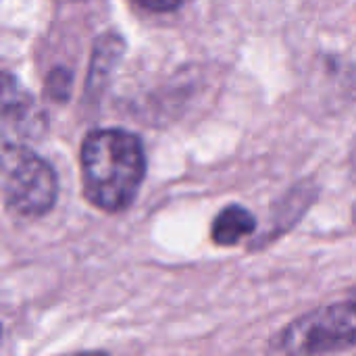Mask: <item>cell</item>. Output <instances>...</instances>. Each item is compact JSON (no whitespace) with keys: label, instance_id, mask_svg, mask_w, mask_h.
Segmentation results:
<instances>
[{"label":"cell","instance_id":"cell-2","mask_svg":"<svg viewBox=\"0 0 356 356\" xmlns=\"http://www.w3.org/2000/svg\"><path fill=\"white\" fill-rule=\"evenodd\" d=\"M58 196V179L50 163L25 144L2 142V200L23 219L46 215Z\"/></svg>","mask_w":356,"mask_h":356},{"label":"cell","instance_id":"cell-5","mask_svg":"<svg viewBox=\"0 0 356 356\" xmlns=\"http://www.w3.org/2000/svg\"><path fill=\"white\" fill-rule=\"evenodd\" d=\"M257 227L254 215L240 207V204H229L225 207L213 221L211 227V238L217 246H234L248 238Z\"/></svg>","mask_w":356,"mask_h":356},{"label":"cell","instance_id":"cell-4","mask_svg":"<svg viewBox=\"0 0 356 356\" xmlns=\"http://www.w3.org/2000/svg\"><path fill=\"white\" fill-rule=\"evenodd\" d=\"M44 129V117L29 92L8 71L2 75V142L23 144L38 138Z\"/></svg>","mask_w":356,"mask_h":356},{"label":"cell","instance_id":"cell-3","mask_svg":"<svg viewBox=\"0 0 356 356\" xmlns=\"http://www.w3.org/2000/svg\"><path fill=\"white\" fill-rule=\"evenodd\" d=\"M356 346V296L294 319L271 340V353L325 355Z\"/></svg>","mask_w":356,"mask_h":356},{"label":"cell","instance_id":"cell-7","mask_svg":"<svg viewBox=\"0 0 356 356\" xmlns=\"http://www.w3.org/2000/svg\"><path fill=\"white\" fill-rule=\"evenodd\" d=\"M136 4H140L142 8H148L152 13H167L177 8L184 0H134Z\"/></svg>","mask_w":356,"mask_h":356},{"label":"cell","instance_id":"cell-1","mask_svg":"<svg viewBox=\"0 0 356 356\" xmlns=\"http://www.w3.org/2000/svg\"><path fill=\"white\" fill-rule=\"evenodd\" d=\"M81 190L86 200L106 213L125 211L146 175L142 140L117 127L92 129L79 150Z\"/></svg>","mask_w":356,"mask_h":356},{"label":"cell","instance_id":"cell-8","mask_svg":"<svg viewBox=\"0 0 356 356\" xmlns=\"http://www.w3.org/2000/svg\"><path fill=\"white\" fill-rule=\"evenodd\" d=\"M355 223H356V207H355Z\"/></svg>","mask_w":356,"mask_h":356},{"label":"cell","instance_id":"cell-9","mask_svg":"<svg viewBox=\"0 0 356 356\" xmlns=\"http://www.w3.org/2000/svg\"><path fill=\"white\" fill-rule=\"evenodd\" d=\"M355 296H356V290H355Z\"/></svg>","mask_w":356,"mask_h":356},{"label":"cell","instance_id":"cell-6","mask_svg":"<svg viewBox=\"0 0 356 356\" xmlns=\"http://www.w3.org/2000/svg\"><path fill=\"white\" fill-rule=\"evenodd\" d=\"M121 52H123L121 38L106 35L96 44V50H94V56H92V67H90V77H88V88L90 90H96L108 77V71L115 67Z\"/></svg>","mask_w":356,"mask_h":356}]
</instances>
